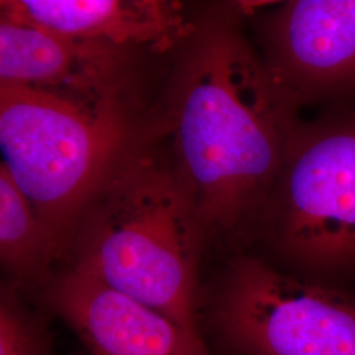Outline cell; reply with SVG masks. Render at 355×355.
Instances as JSON below:
<instances>
[{
  "mask_svg": "<svg viewBox=\"0 0 355 355\" xmlns=\"http://www.w3.org/2000/svg\"><path fill=\"white\" fill-rule=\"evenodd\" d=\"M216 321L240 355H355V297L306 280L265 258L229 262Z\"/></svg>",
  "mask_w": 355,
  "mask_h": 355,
  "instance_id": "5",
  "label": "cell"
},
{
  "mask_svg": "<svg viewBox=\"0 0 355 355\" xmlns=\"http://www.w3.org/2000/svg\"><path fill=\"white\" fill-rule=\"evenodd\" d=\"M127 112H102L0 85V148L57 250L132 146Z\"/></svg>",
  "mask_w": 355,
  "mask_h": 355,
  "instance_id": "3",
  "label": "cell"
},
{
  "mask_svg": "<svg viewBox=\"0 0 355 355\" xmlns=\"http://www.w3.org/2000/svg\"><path fill=\"white\" fill-rule=\"evenodd\" d=\"M33 331L24 316L8 303H1L0 355H37Z\"/></svg>",
  "mask_w": 355,
  "mask_h": 355,
  "instance_id": "11",
  "label": "cell"
},
{
  "mask_svg": "<svg viewBox=\"0 0 355 355\" xmlns=\"http://www.w3.org/2000/svg\"><path fill=\"white\" fill-rule=\"evenodd\" d=\"M243 16L267 70L302 110L355 104V0H291Z\"/></svg>",
  "mask_w": 355,
  "mask_h": 355,
  "instance_id": "6",
  "label": "cell"
},
{
  "mask_svg": "<svg viewBox=\"0 0 355 355\" xmlns=\"http://www.w3.org/2000/svg\"><path fill=\"white\" fill-rule=\"evenodd\" d=\"M257 237L282 270L331 287L355 277V104L302 120Z\"/></svg>",
  "mask_w": 355,
  "mask_h": 355,
  "instance_id": "4",
  "label": "cell"
},
{
  "mask_svg": "<svg viewBox=\"0 0 355 355\" xmlns=\"http://www.w3.org/2000/svg\"><path fill=\"white\" fill-rule=\"evenodd\" d=\"M51 300L91 355H207L200 337L79 263L57 282Z\"/></svg>",
  "mask_w": 355,
  "mask_h": 355,
  "instance_id": "8",
  "label": "cell"
},
{
  "mask_svg": "<svg viewBox=\"0 0 355 355\" xmlns=\"http://www.w3.org/2000/svg\"><path fill=\"white\" fill-rule=\"evenodd\" d=\"M1 19L127 53L168 51L196 31L183 6L166 0H10Z\"/></svg>",
  "mask_w": 355,
  "mask_h": 355,
  "instance_id": "9",
  "label": "cell"
},
{
  "mask_svg": "<svg viewBox=\"0 0 355 355\" xmlns=\"http://www.w3.org/2000/svg\"><path fill=\"white\" fill-rule=\"evenodd\" d=\"M300 112L267 70L241 6L196 38L174 83L166 132L204 228L230 240L257 237Z\"/></svg>",
  "mask_w": 355,
  "mask_h": 355,
  "instance_id": "1",
  "label": "cell"
},
{
  "mask_svg": "<svg viewBox=\"0 0 355 355\" xmlns=\"http://www.w3.org/2000/svg\"><path fill=\"white\" fill-rule=\"evenodd\" d=\"M80 225L79 265L200 337L195 290L204 225L171 162L130 146L91 199Z\"/></svg>",
  "mask_w": 355,
  "mask_h": 355,
  "instance_id": "2",
  "label": "cell"
},
{
  "mask_svg": "<svg viewBox=\"0 0 355 355\" xmlns=\"http://www.w3.org/2000/svg\"><path fill=\"white\" fill-rule=\"evenodd\" d=\"M130 53L1 19L0 85L48 94L102 112H125Z\"/></svg>",
  "mask_w": 355,
  "mask_h": 355,
  "instance_id": "7",
  "label": "cell"
},
{
  "mask_svg": "<svg viewBox=\"0 0 355 355\" xmlns=\"http://www.w3.org/2000/svg\"><path fill=\"white\" fill-rule=\"evenodd\" d=\"M58 252L33 205L0 165V255L8 268L31 272Z\"/></svg>",
  "mask_w": 355,
  "mask_h": 355,
  "instance_id": "10",
  "label": "cell"
}]
</instances>
